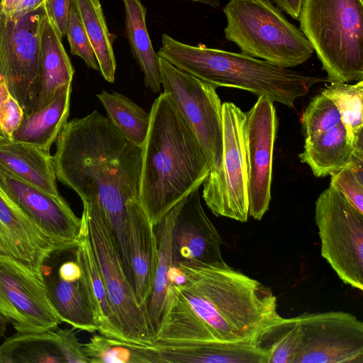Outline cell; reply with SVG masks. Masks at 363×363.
<instances>
[{
    "label": "cell",
    "instance_id": "cell-44",
    "mask_svg": "<svg viewBox=\"0 0 363 363\" xmlns=\"http://www.w3.org/2000/svg\"><path fill=\"white\" fill-rule=\"evenodd\" d=\"M9 320L0 313V336H3L6 331Z\"/></svg>",
    "mask_w": 363,
    "mask_h": 363
},
{
    "label": "cell",
    "instance_id": "cell-37",
    "mask_svg": "<svg viewBox=\"0 0 363 363\" xmlns=\"http://www.w3.org/2000/svg\"><path fill=\"white\" fill-rule=\"evenodd\" d=\"M66 35L70 46L71 53L81 57L88 67L99 70L93 48L82 20L72 3Z\"/></svg>",
    "mask_w": 363,
    "mask_h": 363
},
{
    "label": "cell",
    "instance_id": "cell-30",
    "mask_svg": "<svg viewBox=\"0 0 363 363\" xmlns=\"http://www.w3.org/2000/svg\"><path fill=\"white\" fill-rule=\"evenodd\" d=\"M82 20L93 48L99 70L108 82H113L116 62L113 38L109 33L100 0H71Z\"/></svg>",
    "mask_w": 363,
    "mask_h": 363
},
{
    "label": "cell",
    "instance_id": "cell-3",
    "mask_svg": "<svg viewBox=\"0 0 363 363\" xmlns=\"http://www.w3.org/2000/svg\"><path fill=\"white\" fill-rule=\"evenodd\" d=\"M187 284L176 286L217 341L255 344L281 317L272 289L228 264H178Z\"/></svg>",
    "mask_w": 363,
    "mask_h": 363
},
{
    "label": "cell",
    "instance_id": "cell-24",
    "mask_svg": "<svg viewBox=\"0 0 363 363\" xmlns=\"http://www.w3.org/2000/svg\"><path fill=\"white\" fill-rule=\"evenodd\" d=\"M72 84L64 86L48 106L30 113H23L11 140L30 144L45 152L55 142L69 115Z\"/></svg>",
    "mask_w": 363,
    "mask_h": 363
},
{
    "label": "cell",
    "instance_id": "cell-39",
    "mask_svg": "<svg viewBox=\"0 0 363 363\" xmlns=\"http://www.w3.org/2000/svg\"><path fill=\"white\" fill-rule=\"evenodd\" d=\"M74 328L71 329L56 328L60 350L65 362L89 363L84 344L77 337Z\"/></svg>",
    "mask_w": 363,
    "mask_h": 363
},
{
    "label": "cell",
    "instance_id": "cell-2",
    "mask_svg": "<svg viewBox=\"0 0 363 363\" xmlns=\"http://www.w3.org/2000/svg\"><path fill=\"white\" fill-rule=\"evenodd\" d=\"M143 146L140 201L152 225L194 188L211 169L191 128L165 93L154 101Z\"/></svg>",
    "mask_w": 363,
    "mask_h": 363
},
{
    "label": "cell",
    "instance_id": "cell-38",
    "mask_svg": "<svg viewBox=\"0 0 363 363\" xmlns=\"http://www.w3.org/2000/svg\"><path fill=\"white\" fill-rule=\"evenodd\" d=\"M23 111L10 94L2 77H0V128L4 135L11 139L13 131L19 125Z\"/></svg>",
    "mask_w": 363,
    "mask_h": 363
},
{
    "label": "cell",
    "instance_id": "cell-46",
    "mask_svg": "<svg viewBox=\"0 0 363 363\" xmlns=\"http://www.w3.org/2000/svg\"><path fill=\"white\" fill-rule=\"evenodd\" d=\"M7 138L4 135L0 128V140L6 139Z\"/></svg>",
    "mask_w": 363,
    "mask_h": 363
},
{
    "label": "cell",
    "instance_id": "cell-33",
    "mask_svg": "<svg viewBox=\"0 0 363 363\" xmlns=\"http://www.w3.org/2000/svg\"><path fill=\"white\" fill-rule=\"evenodd\" d=\"M301 340L298 317H280L257 337L255 345L267 352L269 363H294Z\"/></svg>",
    "mask_w": 363,
    "mask_h": 363
},
{
    "label": "cell",
    "instance_id": "cell-13",
    "mask_svg": "<svg viewBox=\"0 0 363 363\" xmlns=\"http://www.w3.org/2000/svg\"><path fill=\"white\" fill-rule=\"evenodd\" d=\"M0 313L20 332L54 330L62 323L39 272L0 254Z\"/></svg>",
    "mask_w": 363,
    "mask_h": 363
},
{
    "label": "cell",
    "instance_id": "cell-43",
    "mask_svg": "<svg viewBox=\"0 0 363 363\" xmlns=\"http://www.w3.org/2000/svg\"><path fill=\"white\" fill-rule=\"evenodd\" d=\"M20 0H0V11L9 18Z\"/></svg>",
    "mask_w": 363,
    "mask_h": 363
},
{
    "label": "cell",
    "instance_id": "cell-23",
    "mask_svg": "<svg viewBox=\"0 0 363 363\" xmlns=\"http://www.w3.org/2000/svg\"><path fill=\"white\" fill-rule=\"evenodd\" d=\"M217 341L178 289L172 286L160 328L152 345H175Z\"/></svg>",
    "mask_w": 363,
    "mask_h": 363
},
{
    "label": "cell",
    "instance_id": "cell-22",
    "mask_svg": "<svg viewBox=\"0 0 363 363\" xmlns=\"http://www.w3.org/2000/svg\"><path fill=\"white\" fill-rule=\"evenodd\" d=\"M0 163L35 187L52 196H62L50 153L30 144L6 138L0 140Z\"/></svg>",
    "mask_w": 363,
    "mask_h": 363
},
{
    "label": "cell",
    "instance_id": "cell-40",
    "mask_svg": "<svg viewBox=\"0 0 363 363\" xmlns=\"http://www.w3.org/2000/svg\"><path fill=\"white\" fill-rule=\"evenodd\" d=\"M47 13L61 38L66 35L70 14L71 0H46Z\"/></svg>",
    "mask_w": 363,
    "mask_h": 363
},
{
    "label": "cell",
    "instance_id": "cell-31",
    "mask_svg": "<svg viewBox=\"0 0 363 363\" xmlns=\"http://www.w3.org/2000/svg\"><path fill=\"white\" fill-rule=\"evenodd\" d=\"M97 97L110 121L130 142L143 147L150 127V115L125 95L103 90Z\"/></svg>",
    "mask_w": 363,
    "mask_h": 363
},
{
    "label": "cell",
    "instance_id": "cell-9",
    "mask_svg": "<svg viewBox=\"0 0 363 363\" xmlns=\"http://www.w3.org/2000/svg\"><path fill=\"white\" fill-rule=\"evenodd\" d=\"M223 152L217 167L203 182V199L217 216L240 222L248 219L247 174L244 122L245 114L233 102L222 104Z\"/></svg>",
    "mask_w": 363,
    "mask_h": 363
},
{
    "label": "cell",
    "instance_id": "cell-36",
    "mask_svg": "<svg viewBox=\"0 0 363 363\" xmlns=\"http://www.w3.org/2000/svg\"><path fill=\"white\" fill-rule=\"evenodd\" d=\"M330 177V184L363 213V150H356L350 164Z\"/></svg>",
    "mask_w": 363,
    "mask_h": 363
},
{
    "label": "cell",
    "instance_id": "cell-5",
    "mask_svg": "<svg viewBox=\"0 0 363 363\" xmlns=\"http://www.w3.org/2000/svg\"><path fill=\"white\" fill-rule=\"evenodd\" d=\"M298 21L327 81L363 79L362 0H303Z\"/></svg>",
    "mask_w": 363,
    "mask_h": 363
},
{
    "label": "cell",
    "instance_id": "cell-17",
    "mask_svg": "<svg viewBox=\"0 0 363 363\" xmlns=\"http://www.w3.org/2000/svg\"><path fill=\"white\" fill-rule=\"evenodd\" d=\"M172 230L174 264L224 265L223 240L201 202L199 187L177 203Z\"/></svg>",
    "mask_w": 363,
    "mask_h": 363
},
{
    "label": "cell",
    "instance_id": "cell-27",
    "mask_svg": "<svg viewBox=\"0 0 363 363\" xmlns=\"http://www.w3.org/2000/svg\"><path fill=\"white\" fill-rule=\"evenodd\" d=\"M126 35L133 57L144 74L146 86L153 93L161 90L159 56L152 48L146 27V9L140 0H123Z\"/></svg>",
    "mask_w": 363,
    "mask_h": 363
},
{
    "label": "cell",
    "instance_id": "cell-11",
    "mask_svg": "<svg viewBox=\"0 0 363 363\" xmlns=\"http://www.w3.org/2000/svg\"><path fill=\"white\" fill-rule=\"evenodd\" d=\"M159 66L164 93L197 137L211 169L217 167L223 152V109L217 87L179 70L160 57Z\"/></svg>",
    "mask_w": 363,
    "mask_h": 363
},
{
    "label": "cell",
    "instance_id": "cell-16",
    "mask_svg": "<svg viewBox=\"0 0 363 363\" xmlns=\"http://www.w3.org/2000/svg\"><path fill=\"white\" fill-rule=\"evenodd\" d=\"M0 189L9 201L46 234L64 245L77 242L82 220L62 196L27 183L0 163Z\"/></svg>",
    "mask_w": 363,
    "mask_h": 363
},
{
    "label": "cell",
    "instance_id": "cell-32",
    "mask_svg": "<svg viewBox=\"0 0 363 363\" xmlns=\"http://www.w3.org/2000/svg\"><path fill=\"white\" fill-rule=\"evenodd\" d=\"M84 348L89 363H162L153 345H138L101 334L93 335Z\"/></svg>",
    "mask_w": 363,
    "mask_h": 363
},
{
    "label": "cell",
    "instance_id": "cell-45",
    "mask_svg": "<svg viewBox=\"0 0 363 363\" xmlns=\"http://www.w3.org/2000/svg\"><path fill=\"white\" fill-rule=\"evenodd\" d=\"M196 2L207 4L213 7H218L220 4L221 0H190Z\"/></svg>",
    "mask_w": 363,
    "mask_h": 363
},
{
    "label": "cell",
    "instance_id": "cell-25",
    "mask_svg": "<svg viewBox=\"0 0 363 363\" xmlns=\"http://www.w3.org/2000/svg\"><path fill=\"white\" fill-rule=\"evenodd\" d=\"M177 211V206L175 204L153 225L157 243V262L146 312L154 338L162 323L168 302V275L174 264L172 242Z\"/></svg>",
    "mask_w": 363,
    "mask_h": 363
},
{
    "label": "cell",
    "instance_id": "cell-15",
    "mask_svg": "<svg viewBox=\"0 0 363 363\" xmlns=\"http://www.w3.org/2000/svg\"><path fill=\"white\" fill-rule=\"evenodd\" d=\"M245 114L248 214L259 220L268 211L271 201L272 160L278 119L273 101L264 96L258 97Z\"/></svg>",
    "mask_w": 363,
    "mask_h": 363
},
{
    "label": "cell",
    "instance_id": "cell-20",
    "mask_svg": "<svg viewBox=\"0 0 363 363\" xmlns=\"http://www.w3.org/2000/svg\"><path fill=\"white\" fill-rule=\"evenodd\" d=\"M40 80L33 111L50 104L60 90L72 84L74 69L62 43V38L46 13L40 33ZM31 112V113H32Z\"/></svg>",
    "mask_w": 363,
    "mask_h": 363
},
{
    "label": "cell",
    "instance_id": "cell-1",
    "mask_svg": "<svg viewBox=\"0 0 363 363\" xmlns=\"http://www.w3.org/2000/svg\"><path fill=\"white\" fill-rule=\"evenodd\" d=\"M55 142L52 161L57 180L99 211L132 286L128 216L132 208L142 204L143 147L97 111L67 121Z\"/></svg>",
    "mask_w": 363,
    "mask_h": 363
},
{
    "label": "cell",
    "instance_id": "cell-7",
    "mask_svg": "<svg viewBox=\"0 0 363 363\" xmlns=\"http://www.w3.org/2000/svg\"><path fill=\"white\" fill-rule=\"evenodd\" d=\"M315 220L322 257L345 284L363 290V213L330 184L318 197Z\"/></svg>",
    "mask_w": 363,
    "mask_h": 363
},
{
    "label": "cell",
    "instance_id": "cell-18",
    "mask_svg": "<svg viewBox=\"0 0 363 363\" xmlns=\"http://www.w3.org/2000/svg\"><path fill=\"white\" fill-rule=\"evenodd\" d=\"M65 245H68L59 242L43 231L14 206L0 189V254L40 273V268L45 257Z\"/></svg>",
    "mask_w": 363,
    "mask_h": 363
},
{
    "label": "cell",
    "instance_id": "cell-14",
    "mask_svg": "<svg viewBox=\"0 0 363 363\" xmlns=\"http://www.w3.org/2000/svg\"><path fill=\"white\" fill-rule=\"evenodd\" d=\"M301 340L294 363H363V323L343 311L297 316Z\"/></svg>",
    "mask_w": 363,
    "mask_h": 363
},
{
    "label": "cell",
    "instance_id": "cell-29",
    "mask_svg": "<svg viewBox=\"0 0 363 363\" xmlns=\"http://www.w3.org/2000/svg\"><path fill=\"white\" fill-rule=\"evenodd\" d=\"M65 362L60 350L56 328L41 332H20L0 345V363Z\"/></svg>",
    "mask_w": 363,
    "mask_h": 363
},
{
    "label": "cell",
    "instance_id": "cell-8",
    "mask_svg": "<svg viewBox=\"0 0 363 363\" xmlns=\"http://www.w3.org/2000/svg\"><path fill=\"white\" fill-rule=\"evenodd\" d=\"M82 215L86 220L89 238L109 304L125 340L152 345L154 335L146 310L135 299L106 221L99 211L89 203H83Z\"/></svg>",
    "mask_w": 363,
    "mask_h": 363
},
{
    "label": "cell",
    "instance_id": "cell-6",
    "mask_svg": "<svg viewBox=\"0 0 363 363\" xmlns=\"http://www.w3.org/2000/svg\"><path fill=\"white\" fill-rule=\"evenodd\" d=\"M223 13L225 37L243 54L290 68L307 61L314 52L301 30L272 0H230Z\"/></svg>",
    "mask_w": 363,
    "mask_h": 363
},
{
    "label": "cell",
    "instance_id": "cell-26",
    "mask_svg": "<svg viewBox=\"0 0 363 363\" xmlns=\"http://www.w3.org/2000/svg\"><path fill=\"white\" fill-rule=\"evenodd\" d=\"M360 145L363 141L354 145L348 139L341 122L323 133L305 138L299 158L309 166L315 177L331 176L350 164Z\"/></svg>",
    "mask_w": 363,
    "mask_h": 363
},
{
    "label": "cell",
    "instance_id": "cell-10",
    "mask_svg": "<svg viewBox=\"0 0 363 363\" xmlns=\"http://www.w3.org/2000/svg\"><path fill=\"white\" fill-rule=\"evenodd\" d=\"M45 13V4L14 20L0 11V77L26 114L33 111L38 94L40 33Z\"/></svg>",
    "mask_w": 363,
    "mask_h": 363
},
{
    "label": "cell",
    "instance_id": "cell-42",
    "mask_svg": "<svg viewBox=\"0 0 363 363\" xmlns=\"http://www.w3.org/2000/svg\"><path fill=\"white\" fill-rule=\"evenodd\" d=\"M302 1L303 0H272L281 11L295 20H298Z\"/></svg>",
    "mask_w": 363,
    "mask_h": 363
},
{
    "label": "cell",
    "instance_id": "cell-41",
    "mask_svg": "<svg viewBox=\"0 0 363 363\" xmlns=\"http://www.w3.org/2000/svg\"><path fill=\"white\" fill-rule=\"evenodd\" d=\"M46 0H20L10 16V19H17L37 9L45 4Z\"/></svg>",
    "mask_w": 363,
    "mask_h": 363
},
{
    "label": "cell",
    "instance_id": "cell-21",
    "mask_svg": "<svg viewBox=\"0 0 363 363\" xmlns=\"http://www.w3.org/2000/svg\"><path fill=\"white\" fill-rule=\"evenodd\" d=\"M162 363H269V354L252 343L205 342L156 345Z\"/></svg>",
    "mask_w": 363,
    "mask_h": 363
},
{
    "label": "cell",
    "instance_id": "cell-28",
    "mask_svg": "<svg viewBox=\"0 0 363 363\" xmlns=\"http://www.w3.org/2000/svg\"><path fill=\"white\" fill-rule=\"evenodd\" d=\"M81 220V231L76 248L94 298L98 319V331L104 336L125 340L109 304L89 238L86 220L83 215Z\"/></svg>",
    "mask_w": 363,
    "mask_h": 363
},
{
    "label": "cell",
    "instance_id": "cell-35",
    "mask_svg": "<svg viewBox=\"0 0 363 363\" xmlns=\"http://www.w3.org/2000/svg\"><path fill=\"white\" fill-rule=\"evenodd\" d=\"M340 123L341 116L337 106L322 91L311 100L301 118L305 138L323 133Z\"/></svg>",
    "mask_w": 363,
    "mask_h": 363
},
{
    "label": "cell",
    "instance_id": "cell-34",
    "mask_svg": "<svg viewBox=\"0 0 363 363\" xmlns=\"http://www.w3.org/2000/svg\"><path fill=\"white\" fill-rule=\"evenodd\" d=\"M322 92L337 106L348 139L357 145L363 140V81L353 84L332 82Z\"/></svg>",
    "mask_w": 363,
    "mask_h": 363
},
{
    "label": "cell",
    "instance_id": "cell-19",
    "mask_svg": "<svg viewBox=\"0 0 363 363\" xmlns=\"http://www.w3.org/2000/svg\"><path fill=\"white\" fill-rule=\"evenodd\" d=\"M128 252L135 297L146 310L156 267L157 243L153 225L142 204L129 212Z\"/></svg>",
    "mask_w": 363,
    "mask_h": 363
},
{
    "label": "cell",
    "instance_id": "cell-12",
    "mask_svg": "<svg viewBox=\"0 0 363 363\" xmlns=\"http://www.w3.org/2000/svg\"><path fill=\"white\" fill-rule=\"evenodd\" d=\"M77 242L50 252L40 272L48 298L61 321L75 329L94 333L98 331V319Z\"/></svg>",
    "mask_w": 363,
    "mask_h": 363
},
{
    "label": "cell",
    "instance_id": "cell-4",
    "mask_svg": "<svg viewBox=\"0 0 363 363\" xmlns=\"http://www.w3.org/2000/svg\"><path fill=\"white\" fill-rule=\"evenodd\" d=\"M157 55L171 65L216 87L226 86L264 96L289 108L310 88L327 79L306 75L243 53L190 45L162 35Z\"/></svg>",
    "mask_w": 363,
    "mask_h": 363
}]
</instances>
